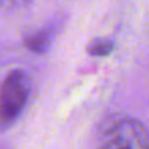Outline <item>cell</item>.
<instances>
[{
    "instance_id": "5",
    "label": "cell",
    "mask_w": 149,
    "mask_h": 149,
    "mask_svg": "<svg viewBox=\"0 0 149 149\" xmlns=\"http://www.w3.org/2000/svg\"><path fill=\"white\" fill-rule=\"evenodd\" d=\"M29 0H0V8L6 10H15L24 8Z\"/></svg>"
},
{
    "instance_id": "1",
    "label": "cell",
    "mask_w": 149,
    "mask_h": 149,
    "mask_svg": "<svg viewBox=\"0 0 149 149\" xmlns=\"http://www.w3.org/2000/svg\"><path fill=\"white\" fill-rule=\"evenodd\" d=\"M31 95V79L22 69H15L0 85V129L12 127L24 113Z\"/></svg>"
},
{
    "instance_id": "3",
    "label": "cell",
    "mask_w": 149,
    "mask_h": 149,
    "mask_svg": "<svg viewBox=\"0 0 149 149\" xmlns=\"http://www.w3.org/2000/svg\"><path fill=\"white\" fill-rule=\"evenodd\" d=\"M54 29L51 28H44L32 35H29L26 40H25V47L35 53V54H45L54 40Z\"/></svg>"
},
{
    "instance_id": "4",
    "label": "cell",
    "mask_w": 149,
    "mask_h": 149,
    "mask_svg": "<svg viewBox=\"0 0 149 149\" xmlns=\"http://www.w3.org/2000/svg\"><path fill=\"white\" fill-rule=\"evenodd\" d=\"M116 48V42L108 38H95L88 42L86 53L92 57H105L110 56Z\"/></svg>"
},
{
    "instance_id": "2",
    "label": "cell",
    "mask_w": 149,
    "mask_h": 149,
    "mask_svg": "<svg viewBox=\"0 0 149 149\" xmlns=\"http://www.w3.org/2000/svg\"><path fill=\"white\" fill-rule=\"evenodd\" d=\"M97 149H149V134L136 118L121 117L107 127Z\"/></svg>"
}]
</instances>
